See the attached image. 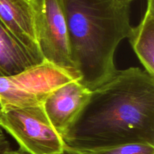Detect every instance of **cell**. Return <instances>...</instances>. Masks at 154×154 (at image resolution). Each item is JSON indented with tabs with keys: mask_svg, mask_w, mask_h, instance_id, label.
<instances>
[{
	"mask_svg": "<svg viewBox=\"0 0 154 154\" xmlns=\"http://www.w3.org/2000/svg\"><path fill=\"white\" fill-rule=\"evenodd\" d=\"M62 138L65 147L81 152L154 145V76L139 67L117 70L91 90Z\"/></svg>",
	"mask_w": 154,
	"mask_h": 154,
	"instance_id": "cell-1",
	"label": "cell"
},
{
	"mask_svg": "<svg viewBox=\"0 0 154 154\" xmlns=\"http://www.w3.org/2000/svg\"><path fill=\"white\" fill-rule=\"evenodd\" d=\"M134 0H60L70 56L81 84L93 90L117 72V48L127 38Z\"/></svg>",
	"mask_w": 154,
	"mask_h": 154,
	"instance_id": "cell-2",
	"label": "cell"
},
{
	"mask_svg": "<svg viewBox=\"0 0 154 154\" xmlns=\"http://www.w3.org/2000/svg\"><path fill=\"white\" fill-rule=\"evenodd\" d=\"M0 128L16 141L23 153L60 154L65 148L63 138L50 122L42 104L4 106Z\"/></svg>",
	"mask_w": 154,
	"mask_h": 154,
	"instance_id": "cell-3",
	"label": "cell"
},
{
	"mask_svg": "<svg viewBox=\"0 0 154 154\" xmlns=\"http://www.w3.org/2000/svg\"><path fill=\"white\" fill-rule=\"evenodd\" d=\"M75 78L74 72L44 60L15 75L0 76V101L3 108L40 105L53 90Z\"/></svg>",
	"mask_w": 154,
	"mask_h": 154,
	"instance_id": "cell-4",
	"label": "cell"
},
{
	"mask_svg": "<svg viewBox=\"0 0 154 154\" xmlns=\"http://www.w3.org/2000/svg\"><path fill=\"white\" fill-rule=\"evenodd\" d=\"M35 27L39 51L44 60L75 72L67 23L60 0H38Z\"/></svg>",
	"mask_w": 154,
	"mask_h": 154,
	"instance_id": "cell-5",
	"label": "cell"
},
{
	"mask_svg": "<svg viewBox=\"0 0 154 154\" xmlns=\"http://www.w3.org/2000/svg\"><path fill=\"white\" fill-rule=\"evenodd\" d=\"M91 90L75 78L53 90L42 102V107L54 129L63 136L76 119Z\"/></svg>",
	"mask_w": 154,
	"mask_h": 154,
	"instance_id": "cell-6",
	"label": "cell"
},
{
	"mask_svg": "<svg viewBox=\"0 0 154 154\" xmlns=\"http://www.w3.org/2000/svg\"><path fill=\"white\" fill-rule=\"evenodd\" d=\"M37 11L38 0H0V21L23 46L44 60L36 35Z\"/></svg>",
	"mask_w": 154,
	"mask_h": 154,
	"instance_id": "cell-7",
	"label": "cell"
},
{
	"mask_svg": "<svg viewBox=\"0 0 154 154\" xmlns=\"http://www.w3.org/2000/svg\"><path fill=\"white\" fill-rule=\"evenodd\" d=\"M43 61L23 46L0 21V76L15 75Z\"/></svg>",
	"mask_w": 154,
	"mask_h": 154,
	"instance_id": "cell-8",
	"label": "cell"
},
{
	"mask_svg": "<svg viewBox=\"0 0 154 154\" xmlns=\"http://www.w3.org/2000/svg\"><path fill=\"white\" fill-rule=\"evenodd\" d=\"M143 17L127 38L144 69L154 76V0H146Z\"/></svg>",
	"mask_w": 154,
	"mask_h": 154,
	"instance_id": "cell-9",
	"label": "cell"
},
{
	"mask_svg": "<svg viewBox=\"0 0 154 154\" xmlns=\"http://www.w3.org/2000/svg\"><path fill=\"white\" fill-rule=\"evenodd\" d=\"M83 153L85 154H154V145L150 144H130Z\"/></svg>",
	"mask_w": 154,
	"mask_h": 154,
	"instance_id": "cell-10",
	"label": "cell"
},
{
	"mask_svg": "<svg viewBox=\"0 0 154 154\" xmlns=\"http://www.w3.org/2000/svg\"><path fill=\"white\" fill-rule=\"evenodd\" d=\"M11 150V146L5 135L0 128V154H6Z\"/></svg>",
	"mask_w": 154,
	"mask_h": 154,
	"instance_id": "cell-11",
	"label": "cell"
},
{
	"mask_svg": "<svg viewBox=\"0 0 154 154\" xmlns=\"http://www.w3.org/2000/svg\"><path fill=\"white\" fill-rule=\"evenodd\" d=\"M60 154H85V153H83V152H80V151H78V150H72V149L68 148V147H65L64 150H63V152L60 153Z\"/></svg>",
	"mask_w": 154,
	"mask_h": 154,
	"instance_id": "cell-12",
	"label": "cell"
},
{
	"mask_svg": "<svg viewBox=\"0 0 154 154\" xmlns=\"http://www.w3.org/2000/svg\"><path fill=\"white\" fill-rule=\"evenodd\" d=\"M6 154H28V153H23V152L20 151V150H11L10 151L8 152Z\"/></svg>",
	"mask_w": 154,
	"mask_h": 154,
	"instance_id": "cell-13",
	"label": "cell"
}]
</instances>
